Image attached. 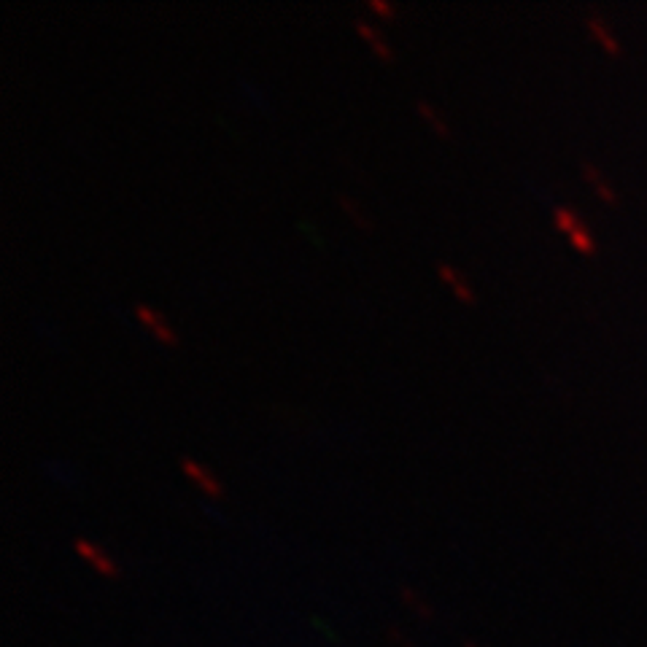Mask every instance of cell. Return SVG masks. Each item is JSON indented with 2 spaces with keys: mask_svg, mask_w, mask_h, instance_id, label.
<instances>
[{
  "mask_svg": "<svg viewBox=\"0 0 647 647\" xmlns=\"http://www.w3.org/2000/svg\"><path fill=\"white\" fill-rule=\"evenodd\" d=\"M73 547H76V553L84 558L95 572H100L103 578H119V566H116V561L111 558V555H106L98 545H92L90 539H84V537H76L73 539Z\"/></svg>",
  "mask_w": 647,
  "mask_h": 647,
  "instance_id": "obj_1",
  "label": "cell"
},
{
  "mask_svg": "<svg viewBox=\"0 0 647 647\" xmlns=\"http://www.w3.org/2000/svg\"><path fill=\"white\" fill-rule=\"evenodd\" d=\"M135 316L140 318L143 327L159 340V343H165V346H176L179 343V335L173 332L171 324L162 318L154 308H148L146 302H135Z\"/></svg>",
  "mask_w": 647,
  "mask_h": 647,
  "instance_id": "obj_2",
  "label": "cell"
},
{
  "mask_svg": "<svg viewBox=\"0 0 647 647\" xmlns=\"http://www.w3.org/2000/svg\"><path fill=\"white\" fill-rule=\"evenodd\" d=\"M181 469H184V475H187L192 483L200 485V491H205L208 497H221V483H219L216 475H211L203 464H197L195 459L184 456V459H181Z\"/></svg>",
  "mask_w": 647,
  "mask_h": 647,
  "instance_id": "obj_3",
  "label": "cell"
},
{
  "mask_svg": "<svg viewBox=\"0 0 647 647\" xmlns=\"http://www.w3.org/2000/svg\"><path fill=\"white\" fill-rule=\"evenodd\" d=\"M586 25H588V30H591V36L602 44V49L607 52V54H612V57H618V54H623V46L618 44V38H615V33L610 30V25L604 22V17L602 14H596V12H591L588 17H586Z\"/></svg>",
  "mask_w": 647,
  "mask_h": 647,
  "instance_id": "obj_4",
  "label": "cell"
},
{
  "mask_svg": "<svg viewBox=\"0 0 647 647\" xmlns=\"http://www.w3.org/2000/svg\"><path fill=\"white\" fill-rule=\"evenodd\" d=\"M437 273H440V278L456 292V297L461 300V302H467V305H472L475 302V294L469 292V286L464 284V278H461V273L456 270V268H451V265H445V262H440L437 265Z\"/></svg>",
  "mask_w": 647,
  "mask_h": 647,
  "instance_id": "obj_5",
  "label": "cell"
},
{
  "mask_svg": "<svg viewBox=\"0 0 647 647\" xmlns=\"http://www.w3.org/2000/svg\"><path fill=\"white\" fill-rule=\"evenodd\" d=\"M583 176L594 184V189H596V195L607 203V205H618V195H615V189L602 179V173H599V168L596 165H591L588 159H583Z\"/></svg>",
  "mask_w": 647,
  "mask_h": 647,
  "instance_id": "obj_6",
  "label": "cell"
},
{
  "mask_svg": "<svg viewBox=\"0 0 647 647\" xmlns=\"http://www.w3.org/2000/svg\"><path fill=\"white\" fill-rule=\"evenodd\" d=\"M356 30H359V36L375 49V54L378 57H383V60H394V52H391V46L383 41V36L372 28V25H367L364 20H356Z\"/></svg>",
  "mask_w": 647,
  "mask_h": 647,
  "instance_id": "obj_7",
  "label": "cell"
},
{
  "mask_svg": "<svg viewBox=\"0 0 647 647\" xmlns=\"http://www.w3.org/2000/svg\"><path fill=\"white\" fill-rule=\"evenodd\" d=\"M399 594H402V602L408 604V607H411V610H413V612H416L421 620H432V618H435V607H432L429 602H424V599H421V596H419V594H416L411 586H402V588H399Z\"/></svg>",
  "mask_w": 647,
  "mask_h": 647,
  "instance_id": "obj_8",
  "label": "cell"
},
{
  "mask_svg": "<svg viewBox=\"0 0 647 647\" xmlns=\"http://www.w3.org/2000/svg\"><path fill=\"white\" fill-rule=\"evenodd\" d=\"M553 219H555V227H558L561 232H566V235H572L575 229L583 227V219L578 216V211H575V208H566V205L555 208Z\"/></svg>",
  "mask_w": 647,
  "mask_h": 647,
  "instance_id": "obj_9",
  "label": "cell"
},
{
  "mask_svg": "<svg viewBox=\"0 0 647 647\" xmlns=\"http://www.w3.org/2000/svg\"><path fill=\"white\" fill-rule=\"evenodd\" d=\"M570 240H572V246L580 252V254H586V257H594L596 254V240H594V235H591V229L583 224L580 229H575L572 235H570Z\"/></svg>",
  "mask_w": 647,
  "mask_h": 647,
  "instance_id": "obj_10",
  "label": "cell"
},
{
  "mask_svg": "<svg viewBox=\"0 0 647 647\" xmlns=\"http://www.w3.org/2000/svg\"><path fill=\"white\" fill-rule=\"evenodd\" d=\"M416 108H419V114H421L427 122H432V127H435V132H437V135H443V138H448V135H451V132H448V127H445V122L437 116V111H435V108H432L427 100H421V98H419V100H416Z\"/></svg>",
  "mask_w": 647,
  "mask_h": 647,
  "instance_id": "obj_11",
  "label": "cell"
},
{
  "mask_svg": "<svg viewBox=\"0 0 647 647\" xmlns=\"http://www.w3.org/2000/svg\"><path fill=\"white\" fill-rule=\"evenodd\" d=\"M338 200H340V205H343V208L348 211V216H351V219H354V221H356L359 227H364V229H370V219H364V213H362V211H359V208L354 205V200H351V197H346V195H340Z\"/></svg>",
  "mask_w": 647,
  "mask_h": 647,
  "instance_id": "obj_12",
  "label": "cell"
},
{
  "mask_svg": "<svg viewBox=\"0 0 647 647\" xmlns=\"http://www.w3.org/2000/svg\"><path fill=\"white\" fill-rule=\"evenodd\" d=\"M367 6H370L375 14H383V17H388V20H394V14H396L394 4H383V0H367Z\"/></svg>",
  "mask_w": 647,
  "mask_h": 647,
  "instance_id": "obj_13",
  "label": "cell"
},
{
  "mask_svg": "<svg viewBox=\"0 0 647 647\" xmlns=\"http://www.w3.org/2000/svg\"><path fill=\"white\" fill-rule=\"evenodd\" d=\"M386 636H388V639H391V642H394L396 647H416V644H413V642H411L408 636H404V634H402L399 628H388V631H386Z\"/></svg>",
  "mask_w": 647,
  "mask_h": 647,
  "instance_id": "obj_14",
  "label": "cell"
},
{
  "mask_svg": "<svg viewBox=\"0 0 647 647\" xmlns=\"http://www.w3.org/2000/svg\"><path fill=\"white\" fill-rule=\"evenodd\" d=\"M461 644H464V647H480V644H477V642H472V639H464Z\"/></svg>",
  "mask_w": 647,
  "mask_h": 647,
  "instance_id": "obj_15",
  "label": "cell"
}]
</instances>
